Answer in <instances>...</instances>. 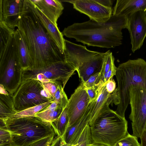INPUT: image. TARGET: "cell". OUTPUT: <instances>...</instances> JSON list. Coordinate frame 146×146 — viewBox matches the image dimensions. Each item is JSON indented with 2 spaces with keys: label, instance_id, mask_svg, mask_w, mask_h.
Instances as JSON below:
<instances>
[{
  "label": "cell",
  "instance_id": "ab89813d",
  "mask_svg": "<svg viewBox=\"0 0 146 146\" xmlns=\"http://www.w3.org/2000/svg\"><path fill=\"white\" fill-rule=\"evenodd\" d=\"M0 146H17L14 145L12 144V143H11V144H7V145H1Z\"/></svg>",
  "mask_w": 146,
  "mask_h": 146
},
{
  "label": "cell",
  "instance_id": "f1b7e54d",
  "mask_svg": "<svg viewBox=\"0 0 146 146\" xmlns=\"http://www.w3.org/2000/svg\"><path fill=\"white\" fill-rule=\"evenodd\" d=\"M12 143L9 132L4 127H0V146Z\"/></svg>",
  "mask_w": 146,
  "mask_h": 146
},
{
  "label": "cell",
  "instance_id": "f35d334b",
  "mask_svg": "<svg viewBox=\"0 0 146 146\" xmlns=\"http://www.w3.org/2000/svg\"><path fill=\"white\" fill-rule=\"evenodd\" d=\"M90 146H108L105 144L99 143L94 142L92 144H91Z\"/></svg>",
  "mask_w": 146,
  "mask_h": 146
},
{
  "label": "cell",
  "instance_id": "3957f363",
  "mask_svg": "<svg viewBox=\"0 0 146 146\" xmlns=\"http://www.w3.org/2000/svg\"><path fill=\"white\" fill-rule=\"evenodd\" d=\"M15 30L0 26V84L13 95L21 82L23 69L17 54Z\"/></svg>",
  "mask_w": 146,
  "mask_h": 146
},
{
  "label": "cell",
  "instance_id": "4fadbf2b",
  "mask_svg": "<svg viewBox=\"0 0 146 146\" xmlns=\"http://www.w3.org/2000/svg\"><path fill=\"white\" fill-rule=\"evenodd\" d=\"M146 12L138 11L128 17L127 29L129 33L131 50L133 53L141 48L146 37Z\"/></svg>",
  "mask_w": 146,
  "mask_h": 146
},
{
  "label": "cell",
  "instance_id": "7c38bea8",
  "mask_svg": "<svg viewBox=\"0 0 146 146\" xmlns=\"http://www.w3.org/2000/svg\"><path fill=\"white\" fill-rule=\"evenodd\" d=\"M90 102L86 89L81 83L68 99L67 105L69 118L68 127L72 126L81 119Z\"/></svg>",
  "mask_w": 146,
  "mask_h": 146
},
{
  "label": "cell",
  "instance_id": "ba28073f",
  "mask_svg": "<svg viewBox=\"0 0 146 146\" xmlns=\"http://www.w3.org/2000/svg\"><path fill=\"white\" fill-rule=\"evenodd\" d=\"M13 96L14 106L17 112L54 101L42 83L33 79L21 81Z\"/></svg>",
  "mask_w": 146,
  "mask_h": 146
},
{
  "label": "cell",
  "instance_id": "7402d4cb",
  "mask_svg": "<svg viewBox=\"0 0 146 146\" xmlns=\"http://www.w3.org/2000/svg\"><path fill=\"white\" fill-rule=\"evenodd\" d=\"M69 122L66 106L58 118L51 124L57 136L60 137L63 136L68 126Z\"/></svg>",
  "mask_w": 146,
  "mask_h": 146
},
{
  "label": "cell",
  "instance_id": "d6a6232c",
  "mask_svg": "<svg viewBox=\"0 0 146 146\" xmlns=\"http://www.w3.org/2000/svg\"><path fill=\"white\" fill-rule=\"evenodd\" d=\"M85 88L89 98L90 102L97 98L98 94V91L96 88L92 87Z\"/></svg>",
  "mask_w": 146,
  "mask_h": 146
},
{
  "label": "cell",
  "instance_id": "4dcf8cb0",
  "mask_svg": "<svg viewBox=\"0 0 146 146\" xmlns=\"http://www.w3.org/2000/svg\"><path fill=\"white\" fill-rule=\"evenodd\" d=\"M56 134H52L38 140L26 146H46L51 142Z\"/></svg>",
  "mask_w": 146,
  "mask_h": 146
},
{
  "label": "cell",
  "instance_id": "7a4b0ae2",
  "mask_svg": "<svg viewBox=\"0 0 146 146\" xmlns=\"http://www.w3.org/2000/svg\"><path fill=\"white\" fill-rule=\"evenodd\" d=\"M128 17L112 15L104 23L93 20L76 23L65 28L63 36L75 39L88 46L108 48H114L122 44V30L127 29Z\"/></svg>",
  "mask_w": 146,
  "mask_h": 146
},
{
  "label": "cell",
  "instance_id": "e0dca14e",
  "mask_svg": "<svg viewBox=\"0 0 146 146\" xmlns=\"http://www.w3.org/2000/svg\"><path fill=\"white\" fill-rule=\"evenodd\" d=\"M43 14L58 27V20L63 12L64 7L60 1L30 0Z\"/></svg>",
  "mask_w": 146,
  "mask_h": 146
},
{
  "label": "cell",
  "instance_id": "277c9868",
  "mask_svg": "<svg viewBox=\"0 0 146 146\" xmlns=\"http://www.w3.org/2000/svg\"><path fill=\"white\" fill-rule=\"evenodd\" d=\"M0 122L4 124L2 127H5L9 132L12 144L17 146H26L56 134L50 124L35 116L13 118Z\"/></svg>",
  "mask_w": 146,
  "mask_h": 146
},
{
  "label": "cell",
  "instance_id": "4316f807",
  "mask_svg": "<svg viewBox=\"0 0 146 146\" xmlns=\"http://www.w3.org/2000/svg\"><path fill=\"white\" fill-rule=\"evenodd\" d=\"M114 146H141L138 141L137 137L129 133L125 137L117 142Z\"/></svg>",
  "mask_w": 146,
  "mask_h": 146
},
{
  "label": "cell",
  "instance_id": "8fae6325",
  "mask_svg": "<svg viewBox=\"0 0 146 146\" xmlns=\"http://www.w3.org/2000/svg\"><path fill=\"white\" fill-rule=\"evenodd\" d=\"M72 3L74 8L97 22H107L112 15V8L104 6L96 0L60 1Z\"/></svg>",
  "mask_w": 146,
  "mask_h": 146
},
{
  "label": "cell",
  "instance_id": "9a60e30c",
  "mask_svg": "<svg viewBox=\"0 0 146 146\" xmlns=\"http://www.w3.org/2000/svg\"><path fill=\"white\" fill-rule=\"evenodd\" d=\"M24 0H0V22L15 30L23 12Z\"/></svg>",
  "mask_w": 146,
  "mask_h": 146
},
{
  "label": "cell",
  "instance_id": "cb8c5ba5",
  "mask_svg": "<svg viewBox=\"0 0 146 146\" xmlns=\"http://www.w3.org/2000/svg\"><path fill=\"white\" fill-rule=\"evenodd\" d=\"M114 59L112 52L110 50L106 52L104 58L102 66L100 72V81L97 85L98 88L101 87L104 84V81L107 74L109 70L113 59Z\"/></svg>",
  "mask_w": 146,
  "mask_h": 146
},
{
  "label": "cell",
  "instance_id": "ac0fdd59",
  "mask_svg": "<svg viewBox=\"0 0 146 146\" xmlns=\"http://www.w3.org/2000/svg\"><path fill=\"white\" fill-rule=\"evenodd\" d=\"M90 110L89 105L81 119L72 126L67 127L62 137L69 146L76 143L86 127L89 125L91 116Z\"/></svg>",
  "mask_w": 146,
  "mask_h": 146
},
{
  "label": "cell",
  "instance_id": "e575fe53",
  "mask_svg": "<svg viewBox=\"0 0 146 146\" xmlns=\"http://www.w3.org/2000/svg\"><path fill=\"white\" fill-rule=\"evenodd\" d=\"M51 146H69L64 141L62 137L57 136L53 139L52 143Z\"/></svg>",
  "mask_w": 146,
  "mask_h": 146
},
{
  "label": "cell",
  "instance_id": "f546056e",
  "mask_svg": "<svg viewBox=\"0 0 146 146\" xmlns=\"http://www.w3.org/2000/svg\"><path fill=\"white\" fill-rule=\"evenodd\" d=\"M42 83L44 87L48 90L54 100L55 93L58 86L59 84H62L56 81H50Z\"/></svg>",
  "mask_w": 146,
  "mask_h": 146
},
{
  "label": "cell",
  "instance_id": "5bb4252c",
  "mask_svg": "<svg viewBox=\"0 0 146 146\" xmlns=\"http://www.w3.org/2000/svg\"><path fill=\"white\" fill-rule=\"evenodd\" d=\"M98 94L96 98L90 103L91 114L89 125H91L101 113L109 108L110 104L117 105L119 103L117 89L112 93L106 90L105 84L98 90Z\"/></svg>",
  "mask_w": 146,
  "mask_h": 146
},
{
  "label": "cell",
  "instance_id": "9c48e42d",
  "mask_svg": "<svg viewBox=\"0 0 146 146\" xmlns=\"http://www.w3.org/2000/svg\"><path fill=\"white\" fill-rule=\"evenodd\" d=\"M75 71V68L64 60L60 61L40 68L23 70L21 81L33 79L42 83L56 81L61 84L64 89Z\"/></svg>",
  "mask_w": 146,
  "mask_h": 146
},
{
  "label": "cell",
  "instance_id": "836d02e7",
  "mask_svg": "<svg viewBox=\"0 0 146 146\" xmlns=\"http://www.w3.org/2000/svg\"><path fill=\"white\" fill-rule=\"evenodd\" d=\"M105 84L106 90L110 93L113 92L116 89V83L112 79L107 81Z\"/></svg>",
  "mask_w": 146,
  "mask_h": 146
},
{
  "label": "cell",
  "instance_id": "52a82bcc",
  "mask_svg": "<svg viewBox=\"0 0 146 146\" xmlns=\"http://www.w3.org/2000/svg\"><path fill=\"white\" fill-rule=\"evenodd\" d=\"M94 142L114 146L129 133L128 122L110 108L101 113L90 125Z\"/></svg>",
  "mask_w": 146,
  "mask_h": 146
},
{
  "label": "cell",
  "instance_id": "30bf717a",
  "mask_svg": "<svg viewBox=\"0 0 146 146\" xmlns=\"http://www.w3.org/2000/svg\"><path fill=\"white\" fill-rule=\"evenodd\" d=\"M129 90L131 108L129 118L133 135L140 138L146 129V89L137 84L131 86Z\"/></svg>",
  "mask_w": 146,
  "mask_h": 146
},
{
  "label": "cell",
  "instance_id": "484cf974",
  "mask_svg": "<svg viewBox=\"0 0 146 146\" xmlns=\"http://www.w3.org/2000/svg\"><path fill=\"white\" fill-rule=\"evenodd\" d=\"M94 142L89 125L85 127L76 143L71 146H90Z\"/></svg>",
  "mask_w": 146,
  "mask_h": 146
},
{
  "label": "cell",
  "instance_id": "8992f818",
  "mask_svg": "<svg viewBox=\"0 0 146 146\" xmlns=\"http://www.w3.org/2000/svg\"><path fill=\"white\" fill-rule=\"evenodd\" d=\"M106 53L90 50L85 46L65 40L64 60L76 69L82 82L100 72Z\"/></svg>",
  "mask_w": 146,
  "mask_h": 146
},
{
  "label": "cell",
  "instance_id": "44dd1931",
  "mask_svg": "<svg viewBox=\"0 0 146 146\" xmlns=\"http://www.w3.org/2000/svg\"><path fill=\"white\" fill-rule=\"evenodd\" d=\"M17 112L13 95L0 94V121H4L14 117Z\"/></svg>",
  "mask_w": 146,
  "mask_h": 146
},
{
  "label": "cell",
  "instance_id": "83f0119b",
  "mask_svg": "<svg viewBox=\"0 0 146 146\" xmlns=\"http://www.w3.org/2000/svg\"><path fill=\"white\" fill-rule=\"evenodd\" d=\"M100 72L96 73L91 76L89 79L84 82H81L85 88L95 87L97 88V85L100 81Z\"/></svg>",
  "mask_w": 146,
  "mask_h": 146
},
{
  "label": "cell",
  "instance_id": "1f68e13d",
  "mask_svg": "<svg viewBox=\"0 0 146 146\" xmlns=\"http://www.w3.org/2000/svg\"><path fill=\"white\" fill-rule=\"evenodd\" d=\"M114 59L113 60L110 68L104 80V84L109 80L112 79L113 77L116 74L117 67L114 64Z\"/></svg>",
  "mask_w": 146,
  "mask_h": 146
},
{
  "label": "cell",
  "instance_id": "d590c367",
  "mask_svg": "<svg viewBox=\"0 0 146 146\" xmlns=\"http://www.w3.org/2000/svg\"><path fill=\"white\" fill-rule=\"evenodd\" d=\"M96 1L102 5L108 7L112 8L113 1L111 0H96Z\"/></svg>",
  "mask_w": 146,
  "mask_h": 146
},
{
  "label": "cell",
  "instance_id": "2e32d148",
  "mask_svg": "<svg viewBox=\"0 0 146 146\" xmlns=\"http://www.w3.org/2000/svg\"><path fill=\"white\" fill-rule=\"evenodd\" d=\"M28 1L50 37L63 54L65 49V39L62 33L60 31L58 27L47 18L30 0H28Z\"/></svg>",
  "mask_w": 146,
  "mask_h": 146
},
{
  "label": "cell",
  "instance_id": "d6986e66",
  "mask_svg": "<svg viewBox=\"0 0 146 146\" xmlns=\"http://www.w3.org/2000/svg\"><path fill=\"white\" fill-rule=\"evenodd\" d=\"M140 10L146 12V0H117L112 15L128 17L134 13Z\"/></svg>",
  "mask_w": 146,
  "mask_h": 146
},
{
  "label": "cell",
  "instance_id": "b9f144b4",
  "mask_svg": "<svg viewBox=\"0 0 146 146\" xmlns=\"http://www.w3.org/2000/svg\"></svg>",
  "mask_w": 146,
  "mask_h": 146
},
{
  "label": "cell",
  "instance_id": "603a6c76",
  "mask_svg": "<svg viewBox=\"0 0 146 146\" xmlns=\"http://www.w3.org/2000/svg\"><path fill=\"white\" fill-rule=\"evenodd\" d=\"M63 109L59 106L55 110H44L36 113V116L44 122L51 124L61 114Z\"/></svg>",
  "mask_w": 146,
  "mask_h": 146
},
{
  "label": "cell",
  "instance_id": "8d00e7d4",
  "mask_svg": "<svg viewBox=\"0 0 146 146\" xmlns=\"http://www.w3.org/2000/svg\"><path fill=\"white\" fill-rule=\"evenodd\" d=\"M141 146H146V129L144 131L140 138Z\"/></svg>",
  "mask_w": 146,
  "mask_h": 146
},
{
  "label": "cell",
  "instance_id": "74e56055",
  "mask_svg": "<svg viewBox=\"0 0 146 146\" xmlns=\"http://www.w3.org/2000/svg\"><path fill=\"white\" fill-rule=\"evenodd\" d=\"M0 94H8L9 93L6 90L4 86L1 84H0Z\"/></svg>",
  "mask_w": 146,
  "mask_h": 146
},
{
  "label": "cell",
  "instance_id": "ffe728a7",
  "mask_svg": "<svg viewBox=\"0 0 146 146\" xmlns=\"http://www.w3.org/2000/svg\"><path fill=\"white\" fill-rule=\"evenodd\" d=\"M15 33L18 55L23 70L31 69L30 58L23 36L18 28L15 30Z\"/></svg>",
  "mask_w": 146,
  "mask_h": 146
},
{
  "label": "cell",
  "instance_id": "5b68a950",
  "mask_svg": "<svg viewBox=\"0 0 146 146\" xmlns=\"http://www.w3.org/2000/svg\"><path fill=\"white\" fill-rule=\"evenodd\" d=\"M115 76L119 100L115 111L125 117V113L129 103L130 87L138 84L146 89V62L141 58L129 60L119 65Z\"/></svg>",
  "mask_w": 146,
  "mask_h": 146
},
{
  "label": "cell",
  "instance_id": "60d3db41",
  "mask_svg": "<svg viewBox=\"0 0 146 146\" xmlns=\"http://www.w3.org/2000/svg\"><path fill=\"white\" fill-rule=\"evenodd\" d=\"M52 141L51 142L48 144L46 146H51V143Z\"/></svg>",
  "mask_w": 146,
  "mask_h": 146
},
{
  "label": "cell",
  "instance_id": "d4e9b609",
  "mask_svg": "<svg viewBox=\"0 0 146 146\" xmlns=\"http://www.w3.org/2000/svg\"><path fill=\"white\" fill-rule=\"evenodd\" d=\"M52 102H48L17 112L13 118L35 116L36 113L42 111L48 106Z\"/></svg>",
  "mask_w": 146,
  "mask_h": 146
},
{
  "label": "cell",
  "instance_id": "6da1fadb",
  "mask_svg": "<svg viewBox=\"0 0 146 146\" xmlns=\"http://www.w3.org/2000/svg\"><path fill=\"white\" fill-rule=\"evenodd\" d=\"M17 28L27 47L31 69L40 68L64 60L63 54L30 7L28 0H24L23 12Z\"/></svg>",
  "mask_w": 146,
  "mask_h": 146
}]
</instances>
